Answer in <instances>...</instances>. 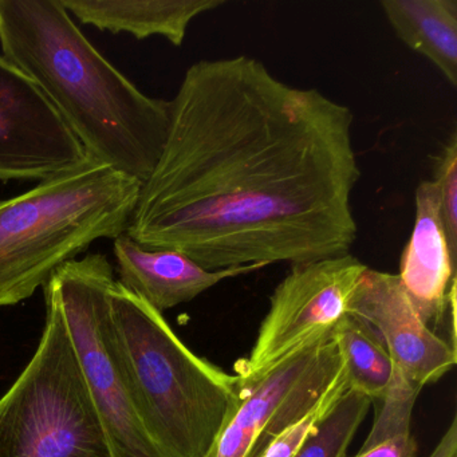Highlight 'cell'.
Wrapping results in <instances>:
<instances>
[{"mask_svg": "<svg viewBox=\"0 0 457 457\" xmlns=\"http://www.w3.org/2000/svg\"><path fill=\"white\" fill-rule=\"evenodd\" d=\"M354 116L248 55L187 69L127 235L210 271L350 253Z\"/></svg>", "mask_w": 457, "mask_h": 457, "instance_id": "6da1fadb", "label": "cell"}, {"mask_svg": "<svg viewBox=\"0 0 457 457\" xmlns=\"http://www.w3.org/2000/svg\"><path fill=\"white\" fill-rule=\"evenodd\" d=\"M0 49L41 87L90 159L141 184L151 176L170 101L144 95L117 71L61 0H0Z\"/></svg>", "mask_w": 457, "mask_h": 457, "instance_id": "7a4b0ae2", "label": "cell"}, {"mask_svg": "<svg viewBox=\"0 0 457 457\" xmlns=\"http://www.w3.org/2000/svg\"><path fill=\"white\" fill-rule=\"evenodd\" d=\"M112 339L149 437L165 457H210L239 405L240 378L188 349L162 312L119 282Z\"/></svg>", "mask_w": 457, "mask_h": 457, "instance_id": "3957f363", "label": "cell"}, {"mask_svg": "<svg viewBox=\"0 0 457 457\" xmlns=\"http://www.w3.org/2000/svg\"><path fill=\"white\" fill-rule=\"evenodd\" d=\"M141 186L137 179L90 160L0 200V307L33 296L97 240L127 234Z\"/></svg>", "mask_w": 457, "mask_h": 457, "instance_id": "277c9868", "label": "cell"}, {"mask_svg": "<svg viewBox=\"0 0 457 457\" xmlns=\"http://www.w3.org/2000/svg\"><path fill=\"white\" fill-rule=\"evenodd\" d=\"M36 354L0 397V457H113L60 304Z\"/></svg>", "mask_w": 457, "mask_h": 457, "instance_id": "5b68a950", "label": "cell"}, {"mask_svg": "<svg viewBox=\"0 0 457 457\" xmlns=\"http://www.w3.org/2000/svg\"><path fill=\"white\" fill-rule=\"evenodd\" d=\"M113 266L89 253L61 266L44 286L60 304L113 457H165L130 397L112 339Z\"/></svg>", "mask_w": 457, "mask_h": 457, "instance_id": "8992f818", "label": "cell"}, {"mask_svg": "<svg viewBox=\"0 0 457 457\" xmlns=\"http://www.w3.org/2000/svg\"><path fill=\"white\" fill-rule=\"evenodd\" d=\"M344 382L345 361L333 328L267 370L240 378L239 405L210 457H261L278 435Z\"/></svg>", "mask_w": 457, "mask_h": 457, "instance_id": "52a82bcc", "label": "cell"}, {"mask_svg": "<svg viewBox=\"0 0 457 457\" xmlns=\"http://www.w3.org/2000/svg\"><path fill=\"white\" fill-rule=\"evenodd\" d=\"M366 269L350 253L293 264L272 293L253 350L237 361V376L250 378L262 373L333 330L346 314Z\"/></svg>", "mask_w": 457, "mask_h": 457, "instance_id": "ba28073f", "label": "cell"}, {"mask_svg": "<svg viewBox=\"0 0 457 457\" xmlns=\"http://www.w3.org/2000/svg\"><path fill=\"white\" fill-rule=\"evenodd\" d=\"M90 160L41 87L0 55V180H49Z\"/></svg>", "mask_w": 457, "mask_h": 457, "instance_id": "9c48e42d", "label": "cell"}, {"mask_svg": "<svg viewBox=\"0 0 457 457\" xmlns=\"http://www.w3.org/2000/svg\"><path fill=\"white\" fill-rule=\"evenodd\" d=\"M347 312L358 315L381 337L395 370L421 390L457 362L456 347L427 325L397 274L366 269Z\"/></svg>", "mask_w": 457, "mask_h": 457, "instance_id": "30bf717a", "label": "cell"}, {"mask_svg": "<svg viewBox=\"0 0 457 457\" xmlns=\"http://www.w3.org/2000/svg\"><path fill=\"white\" fill-rule=\"evenodd\" d=\"M456 263L446 242L432 180L416 189V220L401 256L398 279L422 320L456 345ZM435 331V330H433Z\"/></svg>", "mask_w": 457, "mask_h": 457, "instance_id": "8fae6325", "label": "cell"}, {"mask_svg": "<svg viewBox=\"0 0 457 457\" xmlns=\"http://www.w3.org/2000/svg\"><path fill=\"white\" fill-rule=\"evenodd\" d=\"M119 283L157 312L192 301L218 283L264 269L263 264L210 271L173 250H146L127 234L114 239Z\"/></svg>", "mask_w": 457, "mask_h": 457, "instance_id": "7c38bea8", "label": "cell"}, {"mask_svg": "<svg viewBox=\"0 0 457 457\" xmlns=\"http://www.w3.org/2000/svg\"><path fill=\"white\" fill-rule=\"evenodd\" d=\"M84 25L136 39L162 37L181 46L195 18L223 6V0H61Z\"/></svg>", "mask_w": 457, "mask_h": 457, "instance_id": "4fadbf2b", "label": "cell"}, {"mask_svg": "<svg viewBox=\"0 0 457 457\" xmlns=\"http://www.w3.org/2000/svg\"><path fill=\"white\" fill-rule=\"evenodd\" d=\"M395 36L457 87L456 0H382Z\"/></svg>", "mask_w": 457, "mask_h": 457, "instance_id": "5bb4252c", "label": "cell"}, {"mask_svg": "<svg viewBox=\"0 0 457 457\" xmlns=\"http://www.w3.org/2000/svg\"><path fill=\"white\" fill-rule=\"evenodd\" d=\"M345 361L347 385L373 401L384 397L395 365L379 334L366 320L346 312L334 328Z\"/></svg>", "mask_w": 457, "mask_h": 457, "instance_id": "9a60e30c", "label": "cell"}, {"mask_svg": "<svg viewBox=\"0 0 457 457\" xmlns=\"http://www.w3.org/2000/svg\"><path fill=\"white\" fill-rule=\"evenodd\" d=\"M420 392L395 370L384 397L373 401L377 406L373 428L353 457H417L411 420Z\"/></svg>", "mask_w": 457, "mask_h": 457, "instance_id": "2e32d148", "label": "cell"}, {"mask_svg": "<svg viewBox=\"0 0 457 457\" xmlns=\"http://www.w3.org/2000/svg\"><path fill=\"white\" fill-rule=\"evenodd\" d=\"M370 405L368 395L347 385L294 457H349L347 449Z\"/></svg>", "mask_w": 457, "mask_h": 457, "instance_id": "e0dca14e", "label": "cell"}, {"mask_svg": "<svg viewBox=\"0 0 457 457\" xmlns=\"http://www.w3.org/2000/svg\"><path fill=\"white\" fill-rule=\"evenodd\" d=\"M435 184L438 211L452 255L457 259V135L452 133L435 160Z\"/></svg>", "mask_w": 457, "mask_h": 457, "instance_id": "ac0fdd59", "label": "cell"}, {"mask_svg": "<svg viewBox=\"0 0 457 457\" xmlns=\"http://www.w3.org/2000/svg\"><path fill=\"white\" fill-rule=\"evenodd\" d=\"M347 386V379L336 389L331 390L320 403L312 411H307L301 419L296 420L290 427L286 428L269 444L261 457H294L301 446L306 443L307 438L317 430L318 425L323 417L330 411L337 398L342 395Z\"/></svg>", "mask_w": 457, "mask_h": 457, "instance_id": "d6986e66", "label": "cell"}, {"mask_svg": "<svg viewBox=\"0 0 457 457\" xmlns=\"http://www.w3.org/2000/svg\"><path fill=\"white\" fill-rule=\"evenodd\" d=\"M429 457H457V419L452 420L446 432L436 445Z\"/></svg>", "mask_w": 457, "mask_h": 457, "instance_id": "ffe728a7", "label": "cell"}]
</instances>
